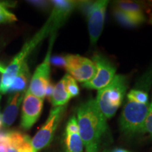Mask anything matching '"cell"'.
Instances as JSON below:
<instances>
[{
  "instance_id": "cell-1",
  "label": "cell",
  "mask_w": 152,
  "mask_h": 152,
  "mask_svg": "<svg viewBox=\"0 0 152 152\" xmlns=\"http://www.w3.org/2000/svg\"><path fill=\"white\" fill-rule=\"evenodd\" d=\"M106 120L93 99L82 104L77 109L79 134L86 152L99 151L102 136L108 129Z\"/></svg>"
},
{
  "instance_id": "cell-2",
  "label": "cell",
  "mask_w": 152,
  "mask_h": 152,
  "mask_svg": "<svg viewBox=\"0 0 152 152\" xmlns=\"http://www.w3.org/2000/svg\"><path fill=\"white\" fill-rule=\"evenodd\" d=\"M127 87L128 81L125 76L116 75L109 85L99 90L95 100L106 119L111 118L122 104Z\"/></svg>"
},
{
  "instance_id": "cell-3",
  "label": "cell",
  "mask_w": 152,
  "mask_h": 152,
  "mask_svg": "<svg viewBox=\"0 0 152 152\" xmlns=\"http://www.w3.org/2000/svg\"><path fill=\"white\" fill-rule=\"evenodd\" d=\"M52 32H53L52 28L49 22L47 21L42 28L30 41L25 44L20 52L14 57V60L11 61L8 67L6 68L5 72L3 73L0 82V94H4L9 92V88L18 74L20 66L26 61L28 55L33 51L39 42L42 40L49 33Z\"/></svg>"
},
{
  "instance_id": "cell-4",
  "label": "cell",
  "mask_w": 152,
  "mask_h": 152,
  "mask_svg": "<svg viewBox=\"0 0 152 152\" xmlns=\"http://www.w3.org/2000/svg\"><path fill=\"white\" fill-rule=\"evenodd\" d=\"M149 108L150 104H144L128 100L123 107L120 119L121 131L129 136L143 133Z\"/></svg>"
},
{
  "instance_id": "cell-5",
  "label": "cell",
  "mask_w": 152,
  "mask_h": 152,
  "mask_svg": "<svg viewBox=\"0 0 152 152\" xmlns=\"http://www.w3.org/2000/svg\"><path fill=\"white\" fill-rule=\"evenodd\" d=\"M109 1H80L79 6L86 14L90 42L94 45L98 41L104 28L106 11Z\"/></svg>"
},
{
  "instance_id": "cell-6",
  "label": "cell",
  "mask_w": 152,
  "mask_h": 152,
  "mask_svg": "<svg viewBox=\"0 0 152 152\" xmlns=\"http://www.w3.org/2000/svg\"><path fill=\"white\" fill-rule=\"evenodd\" d=\"M66 109V105L53 107L51 110L46 122L32 139V145L36 152L47 147L52 142Z\"/></svg>"
},
{
  "instance_id": "cell-7",
  "label": "cell",
  "mask_w": 152,
  "mask_h": 152,
  "mask_svg": "<svg viewBox=\"0 0 152 152\" xmlns=\"http://www.w3.org/2000/svg\"><path fill=\"white\" fill-rule=\"evenodd\" d=\"M92 61L96 66V73L92 79L83 84V86L90 90H100L111 83L116 70L113 64L102 54H94Z\"/></svg>"
},
{
  "instance_id": "cell-8",
  "label": "cell",
  "mask_w": 152,
  "mask_h": 152,
  "mask_svg": "<svg viewBox=\"0 0 152 152\" xmlns=\"http://www.w3.org/2000/svg\"><path fill=\"white\" fill-rule=\"evenodd\" d=\"M66 71L76 81L86 83L96 73V66L92 60L78 54L65 56Z\"/></svg>"
},
{
  "instance_id": "cell-9",
  "label": "cell",
  "mask_w": 152,
  "mask_h": 152,
  "mask_svg": "<svg viewBox=\"0 0 152 152\" xmlns=\"http://www.w3.org/2000/svg\"><path fill=\"white\" fill-rule=\"evenodd\" d=\"M53 42L54 39L50 42L49 50L43 62L36 68L34 75L30 80L29 89L27 91V92L42 99L45 97V90L47 85L50 83L49 75H50L51 66V50H52Z\"/></svg>"
},
{
  "instance_id": "cell-10",
  "label": "cell",
  "mask_w": 152,
  "mask_h": 152,
  "mask_svg": "<svg viewBox=\"0 0 152 152\" xmlns=\"http://www.w3.org/2000/svg\"><path fill=\"white\" fill-rule=\"evenodd\" d=\"M23 99L20 125L25 130H29L40 116L44 99L27 92H26Z\"/></svg>"
},
{
  "instance_id": "cell-11",
  "label": "cell",
  "mask_w": 152,
  "mask_h": 152,
  "mask_svg": "<svg viewBox=\"0 0 152 152\" xmlns=\"http://www.w3.org/2000/svg\"><path fill=\"white\" fill-rule=\"evenodd\" d=\"M52 4L54 7L48 21L54 31L64 23L72 11L78 7L80 1L56 0L52 1Z\"/></svg>"
},
{
  "instance_id": "cell-12",
  "label": "cell",
  "mask_w": 152,
  "mask_h": 152,
  "mask_svg": "<svg viewBox=\"0 0 152 152\" xmlns=\"http://www.w3.org/2000/svg\"><path fill=\"white\" fill-rule=\"evenodd\" d=\"M25 94V92H16L9 98L8 104L6 106L2 115V124L4 126L9 127L14 123L18 114L19 106Z\"/></svg>"
},
{
  "instance_id": "cell-13",
  "label": "cell",
  "mask_w": 152,
  "mask_h": 152,
  "mask_svg": "<svg viewBox=\"0 0 152 152\" xmlns=\"http://www.w3.org/2000/svg\"><path fill=\"white\" fill-rule=\"evenodd\" d=\"M9 147L16 152H36L32 145V139L29 136L17 131L9 132Z\"/></svg>"
},
{
  "instance_id": "cell-14",
  "label": "cell",
  "mask_w": 152,
  "mask_h": 152,
  "mask_svg": "<svg viewBox=\"0 0 152 152\" xmlns=\"http://www.w3.org/2000/svg\"><path fill=\"white\" fill-rule=\"evenodd\" d=\"M115 7L132 17L140 24L145 20L143 9L140 4L131 1H118L116 3Z\"/></svg>"
},
{
  "instance_id": "cell-15",
  "label": "cell",
  "mask_w": 152,
  "mask_h": 152,
  "mask_svg": "<svg viewBox=\"0 0 152 152\" xmlns=\"http://www.w3.org/2000/svg\"><path fill=\"white\" fill-rule=\"evenodd\" d=\"M71 99V96L66 90L65 78L64 77L54 86V92L51 97V102L53 107H58L66 106Z\"/></svg>"
},
{
  "instance_id": "cell-16",
  "label": "cell",
  "mask_w": 152,
  "mask_h": 152,
  "mask_svg": "<svg viewBox=\"0 0 152 152\" xmlns=\"http://www.w3.org/2000/svg\"><path fill=\"white\" fill-rule=\"evenodd\" d=\"M30 78V71L26 61L20 66L18 74L15 77L12 85L9 88V92H23L28 85Z\"/></svg>"
},
{
  "instance_id": "cell-17",
  "label": "cell",
  "mask_w": 152,
  "mask_h": 152,
  "mask_svg": "<svg viewBox=\"0 0 152 152\" xmlns=\"http://www.w3.org/2000/svg\"><path fill=\"white\" fill-rule=\"evenodd\" d=\"M66 152H83L84 145L79 133L65 132Z\"/></svg>"
},
{
  "instance_id": "cell-18",
  "label": "cell",
  "mask_w": 152,
  "mask_h": 152,
  "mask_svg": "<svg viewBox=\"0 0 152 152\" xmlns=\"http://www.w3.org/2000/svg\"><path fill=\"white\" fill-rule=\"evenodd\" d=\"M113 14L117 21L125 27H134V26H137L140 24L135 19L129 16L128 14H125V12L120 9H117L116 7H115L114 9Z\"/></svg>"
},
{
  "instance_id": "cell-19",
  "label": "cell",
  "mask_w": 152,
  "mask_h": 152,
  "mask_svg": "<svg viewBox=\"0 0 152 152\" xmlns=\"http://www.w3.org/2000/svg\"><path fill=\"white\" fill-rule=\"evenodd\" d=\"M128 99L140 104H149V96L144 91L137 89H133L127 95Z\"/></svg>"
},
{
  "instance_id": "cell-20",
  "label": "cell",
  "mask_w": 152,
  "mask_h": 152,
  "mask_svg": "<svg viewBox=\"0 0 152 152\" xmlns=\"http://www.w3.org/2000/svg\"><path fill=\"white\" fill-rule=\"evenodd\" d=\"M64 77L65 78L66 90L71 98L77 96L80 93V89L75 80L69 74H66Z\"/></svg>"
},
{
  "instance_id": "cell-21",
  "label": "cell",
  "mask_w": 152,
  "mask_h": 152,
  "mask_svg": "<svg viewBox=\"0 0 152 152\" xmlns=\"http://www.w3.org/2000/svg\"><path fill=\"white\" fill-rule=\"evenodd\" d=\"M69 133H79L78 124H77V118L75 115L69 119L66 127V132Z\"/></svg>"
},
{
  "instance_id": "cell-22",
  "label": "cell",
  "mask_w": 152,
  "mask_h": 152,
  "mask_svg": "<svg viewBox=\"0 0 152 152\" xmlns=\"http://www.w3.org/2000/svg\"><path fill=\"white\" fill-rule=\"evenodd\" d=\"M147 132L152 138V102L150 104L149 111L144 125L143 133Z\"/></svg>"
},
{
  "instance_id": "cell-23",
  "label": "cell",
  "mask_w": 152,
  "mask_h": 152,
  "mask_svg": "<svg viewBox=\"0 0 152 152\" xmlns=\"http://www.w3.org/2000/svg\"><path fill=\"white\" fill-rule=\"evenodd\" d=\"M9 147V132H0V152H7Z\"/></svg>"
},
{
  "instance_id": "cell-24",
  "label": "cell",
  "mask_w": 152,
  "mask_h": 152,
  "mask_svg": "<svg viewBox=\"0 0 152 152\" xmlns=\"http://www.w3.org/2000/svg\"><path fill=\"white\" fill-rule=\"evenodd\" d=\"M16 20V17L9 11L7 12L0 13V23H11Z\"/></svg>"
},
{
  "instance_id": "cell-25",
  "label": "cell",
  "mask_w": 152,
  "mask_h": 152,
  "mask_svg": "<svg viewBox=\"0 0 152 152\" xmlns=\"http://www.w3.org/2000/svg\"><path fill=\"white\" fill-rule=\"evenodd\" d=\"M50 63L53 65L58 66V67H66V58L65 56H55L51 57Z\"/></svg>"
},
{
  "instance_id": "cell-26",
  "label": "cell",
  "mask_w": 152,
  "mask_h": 152,
  "mask_svg": "<svg viewBox=\"0 0 152 152\" xmlns=\"http://www.w3.org/2000/svg\"><path fill=\"white\" fill-rule=\"evenodd\" d=\"M54 86L53 85L52 83H49V85H47L46 90H45V96H47L48 99H51L52 96L53 92H54Z\"/></svg>"
},
{
  "instance_id": "cell-27",
  "label": "cell",
  "mask_w": 152,
  "mask_h": 152,
  "mask_svg": "<svg viewBox=\"0 0 152 152\" xmlns=\"http://www.w3.org/2000/svg\"><path fill=\"white\" fill-rule=\"evenodd\" d=\"M30 3L33 4L38 7H40V8H47L49 5V3L45 1H30Z\"/></svg>"
},
{
  "instance_id": "cell-28",
  "label": "cell",
  "mask_w": 152,
  "mask_h": 152,
  "mask_svg": "<svg viewBox=\"0 0 152 152\" xmlns=\"http://www.w3.org/2000/svg\"><path fill=\"white\" fill-rule=\"evenodd\" d=\"M111 152H129V151L123 149H113Z\"/></svg>"
},
{
  "instance_id": "cell-29",
  "label": "cell",
  "mask_w": 152,
  "mask_h": 152,
  "mask_svg": "<svg viewBox=\"0 0 152 152\" xmlns=\"http://www.w3.org/2000/svg\"><path fill=\"white\" fill-rule=\"evenodd\" d=\"M5 70H6V68L4 67L2 65H1V64H0V73H1L3 74L5 72Z\"/></svg>"
},
{
  "instance_id": "cell-30",
  "label": "cell",
  "mask_w": 152,
  "mask_h": 152,
  "mask_svg": "<svg viewBox=\"0 0 152 152\" xmlns=\"http://www.w3.org/2000/svg\"><path fill=\"white\" fill-rule=\"evenodd\" d=\"M7 152H16V150H15L14 149H13L12 147H9Z\"/></svg>"
},
{
  "instance_id": "cell-31",
  "label": "cell",
  "mask_w": 152,
  "mask_h": 152,
  "mask_svg": "<svg viewBox=\"0 0 152 152\" xmlns=\"http://www.w3.org/2000/svg\"><path fill=\"white\" fill-rule=\"evenodd\" d=\"M149 23L152 25V14H151V16L149 17Z\"/></svg>"
},
{
  "instance_id": "cell-32",
  "label": "cell",
  "mask_w": 152,
  "mask_h": 152,
  "mask_svg": "<svg viewBox=\"0 0 152 152\" xmlns=\"http://www.w3.org/2000/svg\"><path fill=\"white\" fill-rule=\"evenodd\" d=\"M1 125H1V124H0V128H1Z\"/></svg>"
},
{
  "instance_id": "cell-33",
  "label": "cell",
  "mask_w": 152,
  "mask_h": 152,
  "mask_svg": "<svg viewBox=\"0 0 152 152\" xmlns=\"http://www.w3.org/2000/svg\"><path fill=\"white\" fill-rule=\"evenodd\" d=\"M104 152H107V151H104Z\"/></svg>"
}]
</instances>
